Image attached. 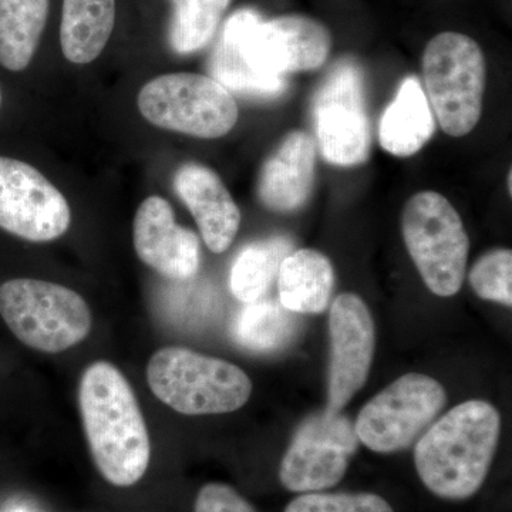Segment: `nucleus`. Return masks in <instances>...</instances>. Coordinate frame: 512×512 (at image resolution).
<instances>
[{
	"label": "nucleus",
	"mask_w": 512,
	"mask_h": 512,
	"mask_svg": "<svg viewBox=\"0 0 512 512\" xmlns=\"http://www.w3.org/2000/svg\"><path fill=\"white\" fill-rule=\"evenodd\" d=\"M80 414L97 470L116 487H131L146 474L151 443L136 394L109 362L84 370Z\"/></svg>",
	"instance_id": "obj_1"
},
{
	"label": "nucleus",
	"mask_w": 512,
	"mask_h": 512,
	"mask_svg": "<svg viewBox=\"0 0 512 512\" xmlns=\"http://www.w3.org/2000/svg\"><path fill=\"white\" fill-rule=\"evenodd\" d=\"M501 417L493 404L468 400L420 437L414 466L427 490L444 500H467L483 487L493 464Z\"/></svg>",
	"instance_id": "obj_2"
},
{
	"label": "nucleus",
	"mask_w": 512,
	"mask_h": 512,
	"mask_svg": "<svg viewBox=\"0 0 512 512\" xmlns=\"http://www.w3.org/2000/svg\"><path fill=\"white\" fill-rule=\"evenodd\" d=\"M220 42L259 76L285 77L322 67L332 49V33L309 16L291 13L265 22L244 9L225 23Z\"/></svg>",
	"instance_id": "obj_3"
},
{
	"label": "nucleus",
	"mask_w": 512,
	"mask_h": 512,
	"mask_svg": "<svg viewBox=\"0 0 512 512\" xmlns=\"http://www.w3.org/2000/svg\"><path fill=\"white\" fill-rule=\"evenodd\" d=\"M147 380L157 399L187 416L235 412L252 393L251 379L238 366L178 346L151 356Z\"/></svg>",
	"instance_id": "obj_4"
},
{
	"label": "nucleus",
	"mask_w": 512,
	"mask_h": 512,
	"mask_svg": "<svg viewBox=\"0 0 512 512\" xmlns=\"http://www.w3.org/2000/svg\"><path fill=\"white\" fill-rule=\"evenodd\" d=\"M426 97L441 130L464 137L483 114L487 63L476 40L458 32H443L427 43L423 53Z\"/></svg>",
	"instance_id": "obj_5"
},
{
	"label": "nucleus",
	"mask_w": 512,
	"mask_h": 512,
	"mask_svg": "<svg viewBox=\"0 0 512 512\" xmlns=\"http://www.w3.org/2000/svg\"><path fill=\"white\" fill-rule=\"evenodd\" d=\"M0 315L20 342L46 353L79 345L93 323L79 293L37 279H12L0 285Z\"/></svg>",
	"instance_id": "obj_6"
},
{
	"label": "nucleus",
	"mask_w": 512,
	"mask_h": 512,
	"mask_svg": "<svg viewBox=\"0 0 512 512\" xmlns=\"http://www.w3.org/2000/svg\"><path fill=\"white\" fill-rule=\"evenodd\" d=\"M402 234L427 288L441 298L456 295L466 276L470 238L453 204L439 192H417L404 205Z\"/></svg>",
	"instance_id": "obj_7"
},
{
	"label": "nucleus",
	"mask_w": 512,
	"mask_h": 512,
	"mask_svg": "<svg viewBox=\"0 0 512 512\" xmlns=\"http://www.w3.org/2000/svg\"><path fill=\"white\" fill-rule=\"evenodd\" d=\"M141 116L158 128L198 138L227 136L237 124V101L212 77L164 74L138 93Z\"/></svg>",
	"instance_id": "obj_8"
},
{
	"label": "nucleus",
	"mask_w": 512,
	"mask_h": 512,
	"mask_svg": "<svg viewBox=\"0 0 512 512\" xmlns=\"http://www.w3.org/2000/svg\"><path fill=\"white\" fill-rule=\"evenodd\" d=\"M312 116L320 154L328 163L353 167L369 160L372 126L365 76L355 60L333 64L313 97Z\"/></svg>",
	"instance_id": "obj_9"
},
{
	"label": "nucleus",
	"mask_w": 512,
	"mask_h": 512,
	"mask_svg": "<svg viewBox=\"0 0 512 512\" xmlns=\"http://www.w3.org/2000/svg\"><path fill=\"white\" fill-rule=\"evenodd\" d=\"M446 403V389L433 377L420 373L399 377L360 410L357 439L375 453L402 451L419 439Z\"/></svg>",
	"instance_id": "obj_10"
},
{
	"label": "nucleus",
	"mask_w": 512,
	"mask_h": 512,
	"mask_svg": "<svg viewBox=\"0 0 512 512\" xmlns=\"http://www.w3.org/2000/svg\"><path fill=\"white\" fill-rule=\"evenodd\" d=\"M359 439L345 414L323 412L303 420L279 466V481L292 493H319L348 473Z\"/></svg>",
	"instance_id": "obj_11"
},
{
	"label": "nucleus",
	"mask_w": 512,
	"mask_h": 512,
	"mask_svg": "<svg viewBox=\"0 0 512 512\" xmlns=\"http://www.w3.org/2000/svg\"><path fill=\"white\" fill-rule=\"evenodd\" d=\"M69 202L32 165L0 157V228L30 242H49L70 227Z\"/></svg>",
	"instance_id": "obj_12"
},
{
	"label": "nucleus",
	"mask_w": 512,
	"mask_h": 512,
	"mask_svg": "<svg viewBox=\"0 0 512 512\" xmlns=\"http://www.w3.org/2000/svg\"><path fill=\"white\" fill-rule=\"evenodd\" d=\"M329 389L326 412L340 413L365 386L375 355L372 313L355 293H342L329 312Z\"/></svg>",
	"instance_id": "obj_13"
},
{
	"label": "nucleus",
	"mask_w": 512,
	"mask_h": 512,
	"mask_svg": "<svg viewBox=\"0 0 512 512\" xmlns=\"http://www.w3.org/2000/svg\"><path fill=\"white\" fill-rule=\"evenodd\" d=\"M133 239L138 258L165 278L183 281L200 269V239L175 222L173 208L164 198L153 195L141 202Z\"/></svg>",
	"instance_id": "obj_14"
},
{
	"label": "nucleus",
	"mask_w": 512,
	"mask_h": 512,
	"mask_svg": "<svg viewBox=\"0 0 512 512\" xmlns=\"http://www.w3.org/2000/svg\"><path fill=\"white\" fill-rule=\"evenodd\" d=\"M316 143L302 130H293L266 158L258 175L259 201L272 212L301 210L311 198L316 173Z\"/></svg>",
	"instance_id": "obj_15"
},
{
	"label": "nucleus",
	"mask_w": 512,
	"mask_h": 512,
	"mask_svg": "<svg viewBox=\"0 0 512 512\" xmlns=\"http://www.w3.org/2000/svg\"><path fill=\"white\" fill-rule=\"evenodd\" d=\"M178 197L190 210L201 237L215 254L231 247L241 225V211L220 175L198 163L178 168L174 177Z\"/></svg>",
	"instance_id": "obj_16"
},
{
	"label": "nucleus",
	"mask_w": 512,
	"mask_h": 512,
	"mask_svg": "<svg viewBox=\"0 0 512 512\" xmlns=\"http://www.w3.org/2000/svg\"><path fill=\"white\" fill-rule=\"evenodd\" d=\"M434 131L436 121L426 92L416 76L407 77L380 119V146L394 157H412L429 143Z\"/></svg>",
	"instance_id": "obj_17"
},
{
	"label": "nucleus",
	"mask_w": 512,
	"mask_h": 512,
	"mask_svg": "<svg viewBox=\"0 0 512 512\" xmlns=\"http://www.w3.org/2000/svg\"><path fill=\"white\" fill-rule=\"evenodd\" d=\"M335 288V269L316 249L291 252L278 271L279 302L293 313H322Z\"/></svg>",
	"instance_id": "obj_18"
},
{
	"label": "nucleus",
	"mask_w": 512,
	"mask_h": 512,
	"mask_svg": "<svg viewBox=\"0 0 512 512\" xmlns=\"http://www.w3.org/2000/svg\"><path fill=\"white\" fill-rule=\"evenodd\" d=\"M116 23V0H64L60 43L69 62L87 64L103 52Z\"/></svg>",
	"instance_id": "obj_19"
},
{
	"label": "nucleus",
	"mask_w": 512,
	"mask_h": 512,
	"mask_svg": "<svg viewBox=\"0 0 512 512\" xmlns=\"http://www.w3.org/2000/svg\"><path fill=\"white\" fill-rule=\"evenodd\" d=\"M49 15V0H0V64L12 72L29 66Z\"/></svg>",
	"instance_id": "obj_20"
},
{
	"label": "nucleus",
	"mask_w": 512,
	"mask_h": 512,
	"mask_svg": "<svg viewBox=\"0 0 512 512\" xmlns=\"http://www.w3.org/2000/svg\"><path fill=\"white\" fill-rule=\"evenodd\" d=\"M298 322L295 313L281 303L258 301L247 303L235 319L232 335L242 348L256 353L275 352L285 348L295 335Z\"/></svg>",
	"instance_id": "obj_21"
},
{
	"label": "nucleus",
	"mask_w": 512,
	"mask_h": 512,
	"mask_svg": "<svg viewBox=\"0 0 512 512\" xmlns=\"http://www.w3.org/2000/svg\"><path fill=\"white\" fill-rule=\"evenodd\" d=\"M292 242L286 238L255 242L242 249L231 269L229 286L235 298L244 303L264 296L282 261L291 254Z\"/></svg>",
	"instance_id": "obj_22"
},
{
	"label": "nucleus",
	"mask_w": 512,
	"mask_h": 512,
	"mask_svg": "<svg viewBox=\"0 0 512 512\" xmlns=\"http://www.w3.org/2000/svg\"><path fill=\"white\" fill-rule=\"evenodd\" d=\"M174 6L170 42L180 55L197 52L211 42L232 0H171Z\"/></svg>",
	"instance_id": "obj_23"
},
{
	"label": "nucleus",
	"mask_w": 512,
	"mask_h": 512,
	"mask_svg": "<svg viewBox=\"0 0 512 512\" xmlns=\"http://www.w3.org/2000/svg\"><path fill=\"white\" fill-rule=\"evenodd\" d=\"M512 252L493 249L481 256L470 272V284L481 299L512 305Z\"/></svg>",
	"instance_id": "obj_24"
},
{
	"label": "nucleus",
	"mask_w": 512,
	"mask_h": 512,
	"mask_svg": "<svg viewBox=\"0 0 512 512\" xmlns=\"http://www.w3.org/2000/svg\"><path fill=\"white\" fill-rule=\"evenodd\" d=\"M284 512H394L392 505L372 493H306L286 505Z\"/></svg>",
	"instance_id": "obj_25"
},
{
	"label": "nucleus",
	"mask_w": 512,
	"mask_h": 512,
	"mask_svg": "<svg viewBox=\"0 0 512 512\" xmlns=\"http://www.w3.org/2000/svg\"><path fill=\"white\" fill-rule=\"evenodd\" d=\"M195 512H256L231 485L210 483L201 488Z\"/></svg>",
	"instance_id": "obj_26"
},
{
	"label": "nucleus",
	"mask_w": 512,
	"mask_h": 512,
	"mask_svg": "<svg viewBox=\"0 0 512 512\" xmlns=\"http://www.w3.org/2000/svg\"><path fill=\"white\" fill-rule=\"evenodd\" d=\"M508 192H510V195H512V171H508Z\"/></svg>",
	"instance_id": "obj_27"
},
{
	"label": "nucleus",
	"mask_w": 512,
	"mask_h": 512,
	"mask_svg": "<svg viewBox=\"0 0 512 512\" xmlns=\"http://www.w3.org/2000/svg\"><path fill=\"white\" fill-rule=\"evenodd\" d=\"M13 512H26L25 510H15Z\"/></svg>",
	"instance_id": "obj_28"
},
{
	"label": "nucleus",
	"mask_w": 512,
	"mask_h": 512,
	"mask_svg": "<svg viewBox=\"0 0 512 512\" xmlns=\"http://www.w3.org/2000/svg\"><path fill=\"white\" fill-rule=\"evenodd\" d=\"M0 104H2V94H0Z\"/></svg>",
	"instance_id": "obj_29"
}]
</instances>
